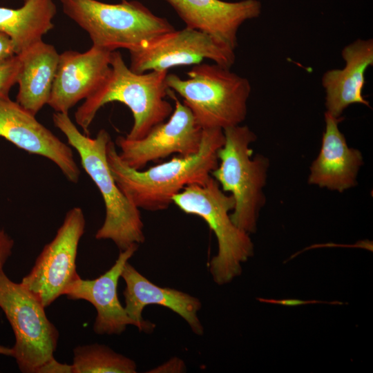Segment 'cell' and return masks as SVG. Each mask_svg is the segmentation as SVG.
<instances>
[{"instance_id": "obj_1", "label": "cell", "mask_w": 373, "mask_h": 373, "mask_svg": "<svg viewBox=\"0 0 373 373\" xmlns=\"http://www.w3.org/2000/svg\"><path fill=\"white\" fill-rule=\"evenodd\" d=\"M224 142L223 130L203 129L199 151L194 155L175 157L142 171L124 163L110 140L106 157L112 175L121 191L139 209H167L173 198L191 184H203L218 165V151Z\"/></svg>"}, {"instance_id": "obj_2", "label": "cell", "mask_w": 373, "mask_h": 373, "mask_svg": "<svg viewBox=\"0 0 373 373\" xmlns=\"http://www.w3.org/2000/svg\"><path fill=\"white\" fill-rule=\"evenodd\" d=\"M168 70L133 72L125 64L122 54L111 52L110 69L97 89L78 107L75 118L85 135L98 111L105 104L119 102L131 111L133 125L126 137H144L155 126L166 121L173 108L166 100L169 88Z\"/></svg>"}, {"instance_id": "obj_3", "label": "cell", "mask_w": 373, "mask_h": 373, "mask_svg": "<svg viewBox=\"0 0 373 373\" xmlns=\"http://www.w3.org/2000/svg\"><path fill=\"white\" fill-rule=\"evenodd\" d=\"M52 122L65 135L68 144L78 152L82 167L102 195L106 217L95 238L111 240L119 251L143 243L145 236L140 209L119 189L108 166L106 148L111 140L109 133L101 129L91 138L79 131L68 113L55 112Z\"/></svg>"}, {"instance_id": "obj_4", "label": "cell", "mask_w": 373, "mask_h": 373, "mask_svg": "<svg viewBox=\"0 0 373 373\" xmlns=\"http://www.w3.org/2000/svg\"><path fill=\"white\" fill-rule=\"evenodd\" d=\"M186 74L182 79L168 73L166 85L182 97L202 130H224L245 119L251 90L247 78L216 63L194 65Z\"/></svg>"}, {"instance_id": "obj_5", "label": "cell", "mask_w": 373, "mask_h": 373, "mask_svg": "<svg viewBox=\"0 0 373 373\" xmlns=\"http://www.w3.org/2000/svg\"><path fill=\"white\" fill-rule=\"evenodd\" d=\"M224 142L218 151V165L211 176L222 190L231 193L235 207L230 218L248 233L256 231L261 209L266 203V185L269 160L262 154L254 157L251 144L257 136L246 125L223 130Z\"/></svg>"}, {"instance_id": "obj_6", "label": "cell", "mask_w": 373, "mask_h": 373, "mask_svg": "<svg viewBox=\"0 0 373 373\" xmlns=\"http://www.w3.org/2000/svg\"><path fill=\"white\" fill-rule=\"evenodd\" d=\"M64 14L84 30L93 46L108 50H137L151 39L173 30L165 18L137 1L107 3L97 0H59Z\"/></svg>"}, {"instance_id": "obj_7", "label": "cell", "mask_w": 373, "mask_h": 373, "mask_svg": "<svg viewBox=\"0 0 373 373\" xmlns=\"http://www.w3.org/2000/svg\"><path fill=\"white\" fill-rule=\"evenodd\" d=\"M183 212L202 218L217 238L218 251L209 263V271L218 285L231 282L240 275L242 263L254 255V246L249 233L232 222L229 212L235 201L226 195L211 176L203 184L186 186L173 198Z\"/></svg>"}, {"instance_id": "obj_8", "label": "cell", "mask_w": 373, "mask_h": 373, "mask_svg": "<svg viewBox=\"0 0 373 373\" xmlns=\"http://www.w3.org/2000/svg\"><path fill=\"white\" fill-rule=\"evenodd\" d=\"M0 308L15 337L12 357L23 373H37L54 358L59 332L49 321L45 307L21 283L11 280L0 270Z\"/></svg>"}, {"instance_id": "obj_9", "label": "cell", "mask_w": 373, "mask_h": 373, "mask_svg": "<svg viewBox=\"0 0 373 373\" xmlns=\"http://www.w3.org/2000/svg\"><path fill=\"white\" fill-rule=\"evenodd\" d=\"M86 227L80 207L70 209L52 240L46 244L21 283L43 305L49 306L80 276L76 269L79 240Z\"/></svg>"}, {"instance_id": "obj_10", "label": "cell", "mask_w": 373, "mask_h": 373, "mask_svg": "<svg viewBox=\"0 0 373 373\" xmlns=\"http://www.w3.org/2000/svg\"><path fill=\"white\" fill-rule=\"evenodd\" d=\"M234 50L202 32L185 27L162 34L129 52V68L136 73L169 71L175 66H194L206 59L231 68L236 60Z\"/></svg>"}, {"instance_id": "obj_11", "label": "cell", "mask_w": 373, "mask_h": 373, "mask_svg": "<svg viewBox=\"0 0 373 373\" xmlns=\"http://www.w3.org/2000/svg\"><path fill=\"white\" fill-rule=\"evenodd\" d=\"M168 96L175 102V108L167 121L155 126L141 139L128 140L123 136L116 138L115 144L120 149L118 154L130 167L142 170L149 162L173 153L186 157L199 151L202 129L173 90H168Z\"/></svg>"}, {"instance_id": "obj_12", "label": "cell", "mask_w": 373, "mask_h": 373, "mask_svg": "<svg viewBox=\"0 0 373 373\" xmlns=\"http://www.w3.org/2000/svg\"><path fill=\"white\" fill-rule=\"evenodd\" d=\"M0 137L29 153L49 159L68 181L78 182L80 171L70 146L10 97L0 98Z\"/></svg>"}, {"instance_id": "obj_13", "label": "cell", "mask_w": 373, "mask_h": 373, "mask_svg": "<svg viewBox=\"0 0 373 373\" xmlns=\"http://www.w3.org/2000/svg\"><path fill=\"white\" fill-rule=\"evenodd\" d=\"M112 52L92 45L84 52L66 50L59 54L48 104L56 112L68 113L78 102L86 99L106 76Z\"/></svg>"}, {"instance_id": "obj_14", "label": "cell", "mask_w": 373, "mask_h": 373, "mask_svg": "<svg viewBox=\"0 0 373 373\" xmlns=\"http://www.w3.org/2000/svg\"><path fill=\"white\" fill-rule=\"evenodd\" d=\"M121 277L126 284L123 292L124 309L128 316L137 323L140 332L149 333L153 331L155 324L145 321L142 315L145 306L158 305L180 316L195 334H203L204 328L198 316L202 307L198 298L173 288L155 285L128 262L125 264Z\"/></svg>"}, {"instance_id": "obj_15", "label": "cell", "mask_w": 373, "mask_h": 373, "mask_svg": "<svg viewBox=\"0 0 373 373\" xmlns=\"http://www.w3.org/2000/svg\"><path fill=\"white\" fill-rule=\"evenodd\" d=\"M185 23L233 49L238 46V32L247 20L261 13L258 0L227 2L221 0H164Z\"/></svg>"}, {"instance_id": "obj_16", "label": "cell", "mask_w": 373, "mask_h": 373, "mask_svg": "<svg viewBox=\"0 0 373 373\" xmlns=\"http://www.w3.org/2000/svg\"><path fill=\"white\" fill-rule=\"evenodd\" d=\"M138 245L134 244L120 251L114 265L104 274L93 280L79 277L65 293L68 299L85 300L95 307L97 316L93 330L96 334H120L128 325L137 327L121 305L117 289L123 268L137 250Z\"/></svg>"}, {"instance_id": "obj_17", "label": "cell", "mask_w": 373, "mask_h": 373, "mask_svg": "<svg viewBox=\"0 0 373 373\" xmlns=\"http://www.w3.org/2000/svg\"><path fill=\"white\" fill-rule=\"evenodd\" d=\"M341 119L325 113L321 147L309 167L307 181L309 184L343 193L357 185L363 158L358 149L348 146L338 127Z\"/></svg>"}, {"instance_id": "obj_18", "label": "cell", "mask_w": 373, "mask_h": 373, "mask_svg": "<svg viewBox=\"0 0 373 373\" xmlns=\"http://www.w3.org/2000/svg\"><path fill=\"white\" fill-rule=\"evenodd\" d=\"M341 55L345 62L344 68L328 70L321 78L326 112L336 118H341L352 104L370 107L362 91L365 73L373 65L372 39H356L343 48Z\"/></svg>"}, {"instance_id": "obj_19", "label": "cell", "mask_w": 373, "mask_h": 373, "mask_svg": "<svg viewBox=\"0 0 373 373\" xmlns=\"http://www.w3.org/2000/svg\"><path fill=\"white\" fill-rule=\"evenodd\" d=\"M19 56L21 68L16 102L36 115L49 101L59 54L54 46L40 40Z\"/></svg>"}, {"instance_id": "obj_20", "label": "cell", "mask_w": 373, "mask_h": 373, "mask_svg": "<svg viewBox=\"0 0 373 373\" xmlns=\"http://www.w3.org/2000/svg\"><path fill=\"white\" fill-rule=\"evenodd\" d=\"M56 12L53 0H23L18 8L0 6V30L12 38L19 55L54 28Z\"/></svg>"}, {"instance_id": "obj_21", "label": "cell", "mask_w": 373, "mask_h": 373, "mask_svg": "<svg viewBox=\"0 0 373 373\" xmlns=\"http://www.w3.org/2000/svg\"><path fill=\"white\" fill-rule=\"evenodd\" d=\"M73 373H135L134 361L99 344L76 347L74 350Z\"/></svg>"}, {"instance_id": "obj_22", "label": "cell", "mask_w": 373, "mask_h": 373, "mask_svg": "<svg viewBox=\"0 0 373 373\" xmlns=\"http://www.w3.org/2000/svg\"><path fill=\"white\" fill-rule=\"evenodd\" d=\"M21 68L19 55L0 63V98H8L10 88L17 82Z\"/></svg>"}, {"instance_id": "obj_23", "label": "cell", "mask_w": 373, "mask_h": 373, "mask_svg": "<svg viewBox=\"0 0 373 373\" xmlns=\"http://www.w3.org/2000/svg\"><path fill=\"white\" fill-rule=\"evenodd\" d=\"M15 55V45L12 38L5 32L0 30V63Z\"/></svg>"}, {"instance_id": "obj_24", "label": "cell", "mask_w": 373, "mask_h": 373, "mask_svg": "<svg viewBox=\"0 0 373 373\" xmlns=\"http://www.w3.org/2000/svg\"><path fill=\"white\" fill-rule=\"evenodd\" d=\"M14 240L3 229H0V270L12 254Z\"/></svg>"}, {"instance_id": "obj_25", "label": "cell", "mask_w": 373, "mask_h": 373, "mask_svg": "<svg viewBox=\"0 0 373 373\" xmlns=\"http://www.w3.org/2000/svg\"><path fill=\"white\" fill-rule=\"evenodd\" d=\"M37 373H73L72 365L61 363L55 358L44 364Z\"/></svg>"}, {"instance_id": "obj_26", "label": "cell", "mask_w": 373, "mask_h": 373, "mask_svg": "<svg viewBox=\"0 0 373 373\" xmlns=\"http://www.w3.org/2000/svg\"><path fill=\"white\" fill-rule=\"evenodd\" d=\"M184 370L185 365L182 360L173 358L153 370L151 372H182Z\"/></svg>"}, {"instance_id": "obj_27", "label": "cell", "mask_w": 373, "mask_h": 373, "mask_svg": "<svg viewBox=\"0 0 373 373\" xmlns=\"http://www.w3.org/2000/svg\"><path fill=\"white\" fill-rule=\"evenodd\" d=\"M13 350L12 347H7L0 345V354L6 356H12Z\"/></svg>"}]
</instances>
